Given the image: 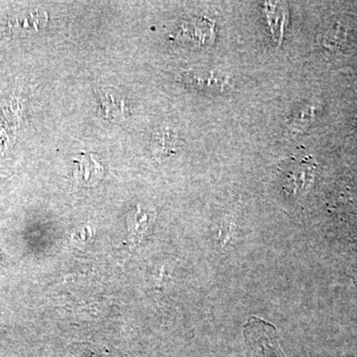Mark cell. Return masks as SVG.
<instances>
[{
    "label": "cell",
    "mask_w": 357,
    "mask_h": 357,
    "mask_svg": "<svg viewBox=\"0 0 357 357\" xmlns=\"http://www.w3.org/2000/svg\"><path fill=\"white\" fill-rule=\"evenodd\" d=\"M150 225H151V217L149 213L141 211L140 206H138L137 211H132L128 218L130 243L135 245L140 243L143 234Z\"/></svg>",
    "instance_id": "5b68a950"
},
{
    "label": "cell",
    "mask_w": 357,
    "mask_h": 357,
    "mask_svg": "<svg viewBox=\"0 0 357 357\" xmlns=\"http://www.w3.org/2000/svg\"><path fill=\"white\" fill-rule=\"evenodd\" d=\"M100 98L102 115L109 121L121 119L126 114V102L119 95V91L114 89H100L96 91Z\"/></svg>",
    "instance_id": "3957f363"
},
{
    "label": "cell",
    "mask_w": 357,
    "mask_h": 357,
    "mask_svg": "<svg viewBox=\"0 0 357 357\" xmlns=\"http://www.w3.org/2000/svg\"><path fill=\"white\" fill-rule=\"evenodd\" d=\"M77 168L75 172V178L79 184L86 185H96L102 177V167L93 160L91 155H86L76 159Z\"/></svg>",
    "instance_id": "277c9868"
},
{
    "label": "cell",
    "mask_w": 357,
    "mask_h": 357,
    "mask_svg": "<svg viewBox=\"0 0 357 357\" xmlns=\"http://www.w3.org/2000/svg\"><path fill=\"white\" fill-rule=\"evenodd\" d=\"M185 83L191 84L194 88L206 89L211 93H227L232 88L231 79L229 77L220 74H195L189 72L183 74Z\"/></svg>",
    "instance_id": "7a4b0ae2"
},
{
    "label": "cell",
    "mask_w": 357,
    "mask_h": 357,
    "mask_svg": "<svg viewBox=\"0 0 357 357\" xmlns=\"http://www.w3.org/2000/svg\"><path fill=\"white\" fill-rule=\"evenodd\" d=\"M47 22L48 16L45 11L25 10L11 18L8 27L10 31L16 34H30L43 29L46 27Z\"/></svg>",
    "instance_id": "6da1fadb"
}]
</instances>
